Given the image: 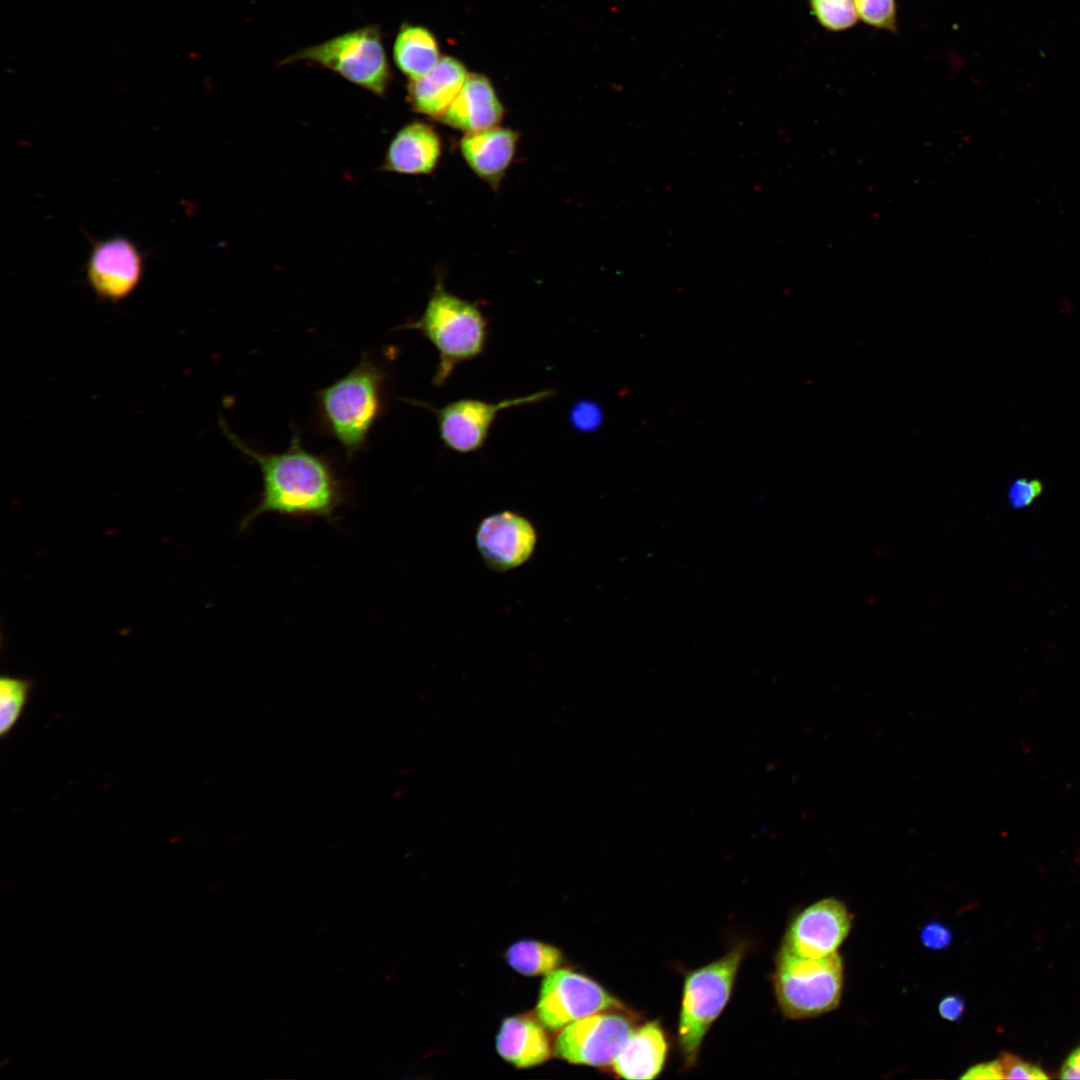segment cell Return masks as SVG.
Returning <instances> with one entry per match:
<instances>
[{"instance_id":"obj_1","label":"cell","mask_w":1080,"mask_h":1080,"mask_svg":"<svg viewBox=\"0 0 1080 1080\" xmlns=\"http://www.w3.org/2000/svg\"><path fill=\"white\" fill-rule=\"evenodd\" d=\"M221 425L230 442L258 466L262 476L259 500L242 519L241 531L266 513L335 520L337 510L344 503L346 489L327 456L308 451L298 432L293 433L284 452H260L232 433L224 423Z\"/></svg>"},{"instance_id":"obj_2","label":"cell","mask_w":1080,"mask_h":1080,"mask_svg":"<svg viewBox=\"0 0 1080 1080\" xmlns=\"http://www.w3.org/2000/svg\"><path fill=\"white\" fill-rule=\"evenodd\" d=\"M386 373L368 354L346 375L316 392L322 430L335 439L346 456L361 451L373 426L383 415Z\"/></svg>"},{"instance_id":"obj_3","label":"cell","mask_w":1080,"mask_h":1080,"mask_svg":"<svg viewBox=\"0 0 1080 1080\" xmlns=\"http://www.w3.org/2000/svg\"><path fill=\"white\" fill-rule=\"evenodd\" d=\"M402 328L419 331L435 347L439 356L435 386H443L460 363L479 357L488 337V322L478 304L446 290L441 281L421 316Z\"/></svg>"},{"instance_id":"obj_4","label":"cell","mask_w":1080,"mask_h":1080,"mask_svg":"<svg viewBox=\"0 0 1080 1080\" xmlns=\"http://www.w3.org/2000/svg\"><path fill=\"white\" fill-rule=\"evenodd\" d=\"M842 986L843 962L837 952L811 958L781 947L774 987L778 1004L787 1017L805 1019L835 1009Z\"/></svg>"},{"instance_id":"obj_5","label":"cell","mask_w":1080,"mask_h":1080,"mask_svg":"<svg viewBox=\"0 0 1080 1080\" xmlns=\"http://www.w3.org/2000/svg\"><path fill=\"white\" fill-rule=\"evenodd\" d=\"M744 955L743 945L687 975L678 1026V1042L687 1066L695 1064L708 1029L726 1006Z\"/></svg>"},{"instance_id":"obj_6","label":"cell","mask_w":1080,"mask_h":1080,"mask_svg":"<svg viewBox=\"0 0 1080 1080\" xmlns=\"http://www.w3.org/2000/svg\"><path fill=\"white\" fill-rule=\"evenodd\" d=\"M306 62L329 69L371 93L383 96L391 73L380 30L367 25L304 48L282 61Z\"/></svg>"},{"instance_id":"obj_7","label":"cell","mask_w":1080,"mask_h":1080,"mask_svg":"<svg viewBox=\"0 0 1080 1080\" xmlns=\"http://www.w3.org/2000/svg\"><path fill=\"white\" fill-rule=\"evenodd\" d=\"M609 1010L626 1011L625 1005L589 977L571 969H556L542 982L537 1019L552 1031L583 1017Z\"/></svg>"},{"instance_id":"obj_8","label":"cell","mask_w":1080,"mask_h":1080,"mask_svg":"<svg viewBox=\"0 0 1080 1080\" xmlns=\"http://www.w3.org/2000/svg\"><path fill=\"white\" fill-rule=\"evenodd\" d=\"M552 390L537 391L528 395L511 397L499 402L462 398L441 408L414 402L431 408L437 419L440 439L447 449L466 454L481 449L489 436L492 425L500 411L511 407L534 404L552 397Z\"/></svg>"},{"instance_id":"obj_9","label":"cell","mask_w":1080,"mask_h":1080,"mask_svg":"<svg viewBox=\"0 0 1080 1080\" xmlns=\"http://www.w3.org/2000/svg\"><path fill=\"white\" fill-rule=\"evenodd\" d=\"M616 1011L598 1012L563 1027L554 1044L556 1056L573 1064L612 1065L635 1029L630 1016Z\"/></svg>"},{"instance_id":"obj_10","label":"cell","mask_w":1080,"mask_h":1080,"mask_svg":"<svg viewBox=\"0 0 1080 1080\" xmlns=\"http://www.w3.org/2000/svg\"><path fill=\"white\" fill-rule=\"evenodd\" d=\"M144 259L136 244L124 236L96 242L86 265L87 281L99 298L118 303L140 284Z\"/></svg>"},{"instance_id":"obj_11","label":"cell","mask_w":1080,"mask_h":1080,"mask_svg":"<svg viewBox=\"0 0 1080 1080\" xmlns=\"http://www.w3.org/2000/svg\"><path fill=\"white\" fill-rule=\"evenodd\" d=\"M852 915L835 898L822 899L800 912L788 928L782 946L806 957L836 953L847 937Z\"/></svg>"},{"instance_id":"obj_12","label":"cell","mask_w":1080,"mask_h":1080,"mask_svg":"<svg viewBox=\"0 0 1080 1080\" xmlns=\"http://www.w3.org/2000/svg\"><path fill=\"white\" fill-rule=\"evenodd\" d=\"M475 540L485 564L494 571L506 572L530 559L537 544V533L526 517L513 511H501L479 523Z\"/></svg>"},{"instance_id":"obj_13","label":"cell","mask_w":1080,"mask_h":1080,"mask_svg":"<svg viewBox=\"0 0 1080 1080\" xmlns=\"http://www.w3.org/2000/svg\"><path fill=\"white\" fill-rule=\"evenodd\" d=\"M519 136L500 125L467 133L460 140V152L470 170L497 191L513 162Z\"/></svg>"},{"instance_id":"obj_14","label":"cell","mask_w":1080,"mask_h":1080,"mask_svg":"<svg viewBox=\"0 0 1080 1080\" xmlns=\"http://www.w3.org/2000/svg\"><path fill=\"white\" fill-rule=\"evenodd\" d=\"M504 113L491 81L484 75L472 73L468 74L460 92L438 120L467 134L499 126Z\"/></svg>"},{"instance_id":"obj_15","label":"cell","mask_w":1080,"mask_h":1080,"mask_svg":"<svg viewBox=\"0 0 1080 1080\" xmlns=\"http://www.w3.org/2000/svg\"><path fill=\"white\" fill-rule=\"evenodd\" d=\"M442 155V141L430 124L420 121L403 126L391 140L383 168L403 175L433 172Z\"/></svg>"},{"instance_id":"obj_16","label":"cell","mask_w":1080,"mask_h":1080,"mask_svg":"<svg viewBox=\"0 0 1080 1080\" xmlns=\"http://www.w3.org/2000/svg\"><path fill=\"white\" fill-rule=\"evenodd\" d=\"M468 74L457 59L442 57L429 73L410 80L408 103L415 112L438 120L460 92Z\"/></svg>"},{"instance_id":"obj_17","label":"cell","mask_w":1080,"mask_h":1080,"mask_svg":"<svg viewBox=\"0 0 1080 1080\" xmlns=\"http://www.w3.org/2000/svg\"><path fill=\"white\" fill-rule=\"evenodd\" d=\"M668 1044L657 1021L635 1027L612 1063L614 1072L629 1080H650L662 1071Z\"/></svg>"},{"instance_id":"obj_18","label":"cell","mask_w":1080,"mask_h":1080,"mask_svg":"<svg viewBox=\"0 0 1080 1080\" xmlns=\"http://www.w3.org/2000/svg\"><path fill=\"white\" fill-rule=\"evenodd\" d=\"M498 1054L517 1068H530L547 1061L551 1044L544 1026L528 1016L506 1018L496 1037Z\"/></svg>"},{"instance_id":"obj_19","label":"cell","mask_w":1080,"mask_h":1080,"mask_svg":"<svg viewBox=\"0 0 1080 1080\" xmlns=\"http://www.w3.org/2000/svg\"><path fill=\"white\" fill-rule=\"evenodd\" d=\"M393 58L398 69L409 80L423 77L441 59L434 35L425 27L410 24L403 25L399 30L393 46Z\"/></svg>"},{"instance_id":"obj_20","label":"cell","mask_w":1080,"mask_h":1080,"mask_svg":"<svg viewBox=\"0 0 1080 1080\" xmlns=\"http://www.w3.org/2000/svg\"><path fill=\"white\" fill-rule=\"evenodd\" d=\"M508 964L525 976L547 975L563 961L562 952L555 946L537 940H521L505 953Z\"/></svg>"},{"instance_id":"obj_21","label":"cell","mask_w":1080,"mask_h":1080,"mask_svg":"<svg viewBox=\"0 0 1080 1080\" xmlns=\"http://www.w3.org/2000/svg\"><path fill=\"white\" fill-rule=\"evenodd\" d=\"M32 681L15 676L0 679V736L6 737L22 716L28 702Z\"/></svg>"},{"instance_id":"obj_22","label":"cell","mask_w":1080,"mask_h":1080,"mask_svg":"<svg viewBox=\"0 0 1080 1080\" xmlns=\"http://www.w3.org/2000/svg\"><path fill=\"white\" fill-rule=\"evenodd\" d=\"M810 7L817 21L832 31L853 26L858 16L853 0H810Z\"/></svg>"},{"instance_id":"obj_23","label":"cell","mask_w":1080,"mask_h":1080,"mask_svg":"<svg viewBox=\"0 0 1080 1080\" xmlns=\"http://www.w3.org/2000/svg\"><path fill=\"white\" fill-rule=\"evenodd\" d=\"M857 15L867 24L886 30H895V0H853Z\"/></svg>"},{"instance_id":"obj_24","label":"cell","mask_w":1080,"mask_h":1080,"mask_svg":"<svg viewBox=\"0 0 1080 1080\" xmlns=\"http://www.w3.org/2000/svg\"><path fill=\"white\" fill-rule=\"evenodd\" d=\"M604 420L601 406L588 399L575 402L569 412V421L578 432L591 433L600 428Z\"/></svg>"},{"instance_id":"obj_25","label":"cell","mask_w":1080,"mask_h":1080,"mask_svg":"<svg viewBox=\"0 0 1080 1080\" xmlns=\"http://www.w3.org/2000/svg\"><path fill=\"white\" fill-rule=\"evenodd\" d=\"M1044 486L1039 479L1017 478L1008 488V502L1014 510H1022L1032 505L1043 493Z\"/></svg>"},{"instance_id":"obj_26","label":"cell","mask_w":1080,"mask_h":1080,"mask_svg":"<svg viewBox=\"0 0 1080 1080\" xmlns=\"http://www.w3.org/2000/svg\"><path fill=\"white\" fill-rule=\"evenodd\" d=\"M999 1061L1002 1066L1004 1079H1047L1048 1076L1038 1066L1025 1062L1011 1053H1002Z\"/></svg>"},{"instance_id":"obj_27","label":"cell","mask_w":1080,"mask_h":1080,"mask_svg":"<svg viewBox=\"0 0 1080 1080\" xmlns=\"http://www.w3.org/2000/svg\"><path fill=\"white\" fill-rule=\"evenodd\" d=\"M920 940L929 950L940 951L947 949L953 940L951 929L941 921L927 922L920 930Z\"/></svg>"},{"instance_id":"obj_28","label":"cell","mask_w":1080,"mask_h":1080,"mask_svg":"<svg viewBox=\"0 0 1080 1080\" xmlns=\"http://www.w3.org/2000/svg\"><path fill=\"white\" fill-rule=\"evenodd\" d=\"M965 1011L964 999L956 994H950L941 999L938 1004L940 1016L950 1022H957Z\"/></svg>"},{"instance_id":"obj_29","label":"cell","mask_w":1080,"mask_h":1080,"mask_svg":"<svg viewBox=\"0 0 1080 1080\" xmlns=\"http://www.w3.org/2000/svg\"><path fill=\"white\" fill-rule=\"evenodd\" d=\"M961 1079H1004L1001 1063L998 1060L979 1063L970 1067Z\"/></svg>"},{"instance_id":"obj_30","label":"cell","mask_w":1080,"mask_h":1080,"mask_svg":"<svg viewBox=\"0 0 1080 1080\" xmlns=\"http://www.w3.org/2000/svg\"><path fill=\"white\" fill-rule=\"evenodd\" d=\"M1060 1078L1080 1079V1047L1076 1048L1064 1062Z\"/></svg>"}]
</instances>
